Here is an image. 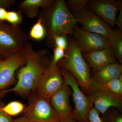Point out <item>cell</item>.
Segmentation results:
<instances>
[{
	"label": "cell",
	"mask_w": 122,
	"mask_h": 122,
	"mask_svg": "<svg viewBox=\"0 0 122 122\" xmlns=\"http://www.w3.org/2000/svg\"><path fill=\"white\" fill-rule=\"evenodd\" d=\"M20 52L25 58V65L18 71L16 85L11 89L1 91L0 96L13 92L22 97L28 96L34 91L39 77L50 65V55L47 50H35L28 42Z\"/></svg>",
	"instance_id": "6da1fadb"
},
{
	"label": "cell",
	"mask_w": 122,
	"mask_h": 122,
	"mask_svg": "<svg viewBox=\"0 0 122 122\" xmlns=\"http://www.w3.org/2000/svg\"><path fill=\"white\" fill-rule=\"evenodd\" d=\"M40 16L45 30L46 45L50 48L54 47V35L72 34L77 23L65 0H55L50 7L42 10Z\"/></svg>",
	"instance_id": "7a4b0ae2"
},
{
	"label": "cell",
	"mask_w": 122,
	"mask_h": 122,
	"mask_svg": "<svg viewBox=\"0 0 122 122\" xmlns=\"http://www.w3.org/2000/svg\"><path fill=\"white\" fill-rule=\"evenodd\" d=\"M65 54V57L57 65L71 73L77 81L82 91L89 96L92 79L90 68L74 39L68 41Z\"/></svg>",
	"instance_id": "3957f363"
},
{
	"label": "cell",
	"mask_w": 122,
	"mask_h": 122,
	"mask_svg": "<svg viewBox=\"0 0 122 122\" xmlns=\"http://www.w3.org/2000/svg\"><path fill=\"white\" fill-rule=\"evenodd\" d=\"M28 39V35L20 25L0 22V61L20 52Z\"/></svg>",
	"instance_id": "277c9868"
},
{
	"label": "cell",
	"mask_w": 122,
	"mask_h": 122,
	"mask_svg": "<svg viewBox=\"0 0 122 122\" xmlns=\"http://www.w3.org/2000/svg\"><path fill=\"white\" fill-rule=\"evenodd\" d=\"M23 115L31 122H58L61 120L53 109L50 98L35 94L24 109Z\"/></svg>",
	"instance_id": "5b68a950"
},
{
	"label": "cell",
	"mask_w": 122,
	"mask_h": 122,
	"mask_svg": "<svg viewBox=\"0 0 122 122\" xmlns=\"http://www.w3.org/2000/svg\"><path fill=\"white\" fill-rule=\"evenodd\" d=\"M60 68L64 82L72 89V95L74 103V119L78 122H86L87 115L93 104L88 96L80 89L77 81L69 72Z\"/></svg>",
	"instance_id": "8992f818"
},
{
	"label": "cell",
	"mask_w": 122,
	"mask_h": 122,
	"mask_svg": "<svg viewBox=\"0 0 122 122\" xmlns=\"http://www.w3.org/2000/svg\"><path fill=\"white\" fill-rule=\"evenodd\" d=\"M64 80L58 66L50 64L47 69L40 76L33 92L39 96L50 98L62 86Z\"/></svg>",
	"instance_id": "52a82bcc"
},
{
	"label": "cell",
	"mask_w": 122,
	"mask_h": 122,
	"mask_svg": "<svg viewBox=\"0 0 122 122\" xmlns=\"http://www.w3.org/2000/svg\"><path fill=\"white\" fill-rule=\"evenodd\" d=\"M74 16L83 30L102 35L108 39L109 42L117 34V31L113 30L106 22L86 8Z\"/></svg>",
	"instance_id": "ba28073f"
},
{
	"label": "cell",
	"mask_w": 122,
	"mask_h": 122,
	"mask_svg": "<svg viewBox=\"0 0 122 122\" xmlns=\"http://www.w3.org/2000/svg\"><path fill=\"white\" fill-rule=\"evenodd\" d=\"M72 35L82 53L94 52L111 46L108 39L102 35L85 31L77 26Z\"/></svg>",
	"instance_id": "9c48e42d"
},
{
	"label": "cell",
	"mask_w": 122,
	"mask_h": 122,
	"mask_svg": "<svg viewBox=\"0 0 122 122\" xmlns=\"http://www.w3.org/2000/svg\"><path fill=\"white\" fill-rule=\"evenodd\" d=\"M121 3L122 1L114 0H88L86 8L113 28Z\"/></svg>",
	"instance_id": "30bf717a"
},
{
	"label": "cell",
	"mask_w": 122,
	"mask_h": 122,
	"mask_svg": "<svg viewBox=\"0 0 122 122\" xmlns=\"http://www.w3.org/2000/svg\"><path fill=\"white\" fill-rule=\"evenodd\" d=\"M25 63V58L20 52L0 61V91L5 89L13 83L17 70Z\"/></svg>",
	"instance_id": "8fae6325"
},
{
	"label": "cell",
	"mask_w": 122,
	"mask_h": 122,
	"mask_svg": "<svg viewBox=\"0 0 122 122\" xmlns=\"http://www.w3.org/2000/svg\"><path fill=\"white\" fill-rule=\"evenodd\" d=\"M71 94V88L64 81L61 89L50 98L53 109L61 120L68 117L74 119V110L70 103Z\"/></svg>",
	"instance_id": "7c38bea8"
},
{
	"label": "cell",
	"mask_w": 122,
	"mask_h": 122,
	"mask_svg": "<svg viewBox=\"0 0 122 122\" xmlns=\"http://www.w3.org/2000/svg\"><path fill=\"white\" fill-rule=\"evenodd\" d=\"M88 97L94 108L103 115L109 108L114 107L122 110V96L102 91H91Z\"/></svg>",
	"instance_id": "4fadbf2b"
},
{
	"label": "cell",
	"mask_w": 122,
	"mask_h": 122,
	"mask_svg": "<svg viewBox=\"0 0 122 122\" xmlns=\"http://www.w3.org/2000/svg\"><path fill=\"white\" fill-rule=\"evenodd\" d=\"M83 57L93 72H97L110 64L117 62L111 46L100 50L83 54Z\"/></svg>",
	"instance_id": "5bb4252c"
},
{
	"label": "cell",
	"mask_w": 122,
	"mask_h": 122,
	"mask_svg": "<svg viewBox=\"0 0 122 122\" xmlns=\"http://www.w3.org/2000/svg\"><path fill=\"white\" fill-rule=\"evenodd\" d=\"M54 0H24L18 4V9L27 17L33 18L37 16L39 8L45 10L50 7Z\"/></svg>",
	"instance_id": "9a60e30c"
},
{
	"label": "cell",
	"mask_w": 122,
	"mask_h": 122,
	"mask_svg": "<svg viewBox=\"0 0 122 122\" xmlns=\"http://www.w3.org/2000/svg\"><path fill=\"white\" fill-rule=\"evenodd\" d=\"M122 74V64L117 62L110 64L97 72H94L92 78L100 83L118 78Z\"/></svg>",
	"instance_id": "2e32d148"
},
{
	"label": "cell",
	"mask_w": 122,
	"mask_h": 122,
	"mask_svg": "<svg viewBox=\"0 0 122 122\" xmlns=\"http://www.w3.org/2000/svg\"><path fill=\"white\" fill-rule=\"evenodd\" d=\"M91 91L108 92L122 96L119 91L118 79L112 80L106 83H100L95 81L92 77L90 92Z\"/></svg>",
	"instance_id": "e0dca14e"
},
{
	"label": "cell",
	"mask_w": 122,
	"mask_h": 122,
	"mask_svg": "<svg viewBox=\"0 0 122 122\" xmlns=\"http://www.w3.org/2000/svg\"><path fill=\"white\" fill-rule=\"evenodd\" d=\"M24 105L18 101H13L3 107H0V109L5 113L12 117L15 116L24 112Z\"/></svg>",
	"instance_id": "ac0fdd59"
},
{
	"label": "cell",
	"mask_w": 122,
	"mask_h": 122,
	"mask_svg": "<svg viewBox=\"0 0 122 122\" xmlns=\"http://www.w3.org/2000/svg\"><path fill=\"white\" fill-rule=\"evenodd\" d=\"M114 52L117 60L120 64L122 62V35L120 32L117 31V34L113 40L110 42Z\"/></svg>",
	"instance_id": "d6986e66"
},
{
	"label": "cell",
	"mask_w": 122,
	"mask_h": 122,
	"mask_svg": "<svg viewBox=\"0 0 122 122\" xmlns=\"http://www.w3.org/2000/svg\"><path fill=\"white\" fill-rule=\"evenodd\" d=\"M45 30L42 24L41 17L39 16L36 23L30 30V35L31 38L36 40H41L46 37Z\"/></svg>",
	"instance_id": "ffe728a7"
},
{
	"label": "cell",
	"mask_w": 122,
	"mask_h": 122,
	"mask_svg": "<svg viewBox=\"0 0 122 122\" xmlns=\"http://www.w3.org/2000/svg\"><path fill=\"white\" fill-rule=\"evenodd\" d=\"M88 1V0H68L66 3L69 11L74 16L86 8Z\"/></svg>",
	"instance_id": "44dd1931"
},
{
	"label": "cell",
	"mask_w": 122,
	"mask_h": 122,
	"mask_svg": "<svg viewBox=\"0 0 122 122\" xmlns=\"http://www.w3.org/2000/svg\"><path fill=\"white\" fill-rule=\"evenodd\" d=\"M23 20V15L20 11H7L6 21L11 25H20Z\"/></svg>",
	"instance_id": "7402d4cb"
},
{
	"label": "cell",
	"mask_w": 122,
	"mask_h": 122,
	"mask_svg": "<svg viewBox=\"0 0 122 122\" xmlns=\"http://www.w3.org/2000/svg\"><path fill=\"white\" fill-rule=\"evenodd\" d=\"M53 52V56L50 61V64L55 66L57 65L58 62L65 57V50L62 48L55 47L54 49Z\"/></svg>",
	"instance_id": "603a6c76"
},
{
	"label": "cell",
	"mask_w": 122,
	"mask_h": 122,
	"mask_svg": "<svg viewBox=\"0 0 122 122\" xmlns=\"http://www.w3.org/2000/svg\"><path fill=\"white\" fill-rule=\"evenodd\" d=\"M53 41L54 48L55 47L62 48L66 50L68 46V41L67 35H54L53 37Z\"/></svg>",
	"instance_id": "cb8c5ba5"
},
{
	"label": "cell",
	"mask_w": 122,
	"mask_h": 122,
	"mask_svg": "<svg viewBox=\"0 0 122 122\" xmlns=\"http://www.w3.org/2000/svg\"><path fill=\"white\" fill-rule=\"evenodd\" d=\"M105 122H122V115L117 112H106L103 115Z\"/></svg>",
	"instance_id": "d4e9b609"
},
{
	"label": "cell",
	"mask_w": 122,
	"mask_h": 122,
	"mask_svg": "<svg viewBox=\"0 0 122 122\" xmlns=\"http://www.w3.org/2000/svg\"><path fill=\"white\" fill-rule=\"evenodd\" d=\"M99 112L93 107L89 111L86 122H105L99 115Z\"/></svg>",
	"instance_id": "484cf974"
},
{
	"label": "cell",
	"mask_w": 122,
	"mask_h": 122,
	"mask_svg": "<svg viewBox=\"0 0 122 122\" xmlns=\"http://www.w3.org/2000/svg\"><path fill=\"white\" fill-rule=\"evenodd\" d=\"M15 0H0V8L5 9L12 8L16 3Z\"/></svg>",
	"instance_id": "4316f807"
},
{
	"label": "cell",
	"mask_w": 122,
	"mask_h": 122,
	"mask_svg": "<svg viewBox=\"0 0 122 122\" xmlns=\"http://www.w3.org/2000/svg\"><path fill=\"white\" fill-rule=\"evenodd\" d=\"M119 13L118 16L116 18L115 22V25H117L120 29V30H122V3H121L119 6Z\"/></svg>",
	"instance_id": "83f0119b"
},
{
	"label": "cell",
	"mask_w": 122,
	"mask_h": 122,
	"mask_svg": "<svg viewBox=\"0 0 122 122\" xmlns=\"http://www.w3.org/2000/svg\"><path fill=\"white\" fill-rule=\"evenodd\" d=\"M12 117L5 113L0 109V122H13Z\"/></svg>",
	"instance_id": "f1b7e54d"
},
{
	"label": "cell",
	"mask_w": 122,
	"mask_h": 122,
	"mask_svg": "<svg viewBox=\"0 0 122 122\" xmlns=\"http://www.w3.org/2000/svg\"><path fill=\"white\" fill-rule=\"evenodd\" d=\"M7 13L6 9L0 8V22H5L6 21Z\"/></svg>",
	"instance_id": "f546056e"
},
{
	"label": "cell",
	"mask_w": 122,
	"mask_h": 122,
	"mask_svg": "<svg viewBox=\"0 0 122 122\" xmlns=\"http://www.w3.org/2000/svg\"><path fill=\"white\" fill-rule=\"evenodd\" d=\"M13 122H30V121L25 116L20 117L13 120Z\"/></svg>",
	"instance_id": "4dcf8cb0"
},
{
	"label": "cell",
	"mask_w": 122,
	"mask_h": 122,
	"mask_svg": "<svg viewBox=\"0 0 122 122\" xmlns=\"http://www.w3.org/2000/svg\"><path fill=\"white\" fill-rule=\"evenodd\" d=\"M118 79L119 81V91L120 95L122 96V74L119 76Z\"/></svg>",
	"instance_id": "1f68e13d"
},
{
	"label": "cell",
	"mask_w": 122,
	"mask_h": 122,
	"mask_svg": "<svg viewBox=\"0 0 122 122\" xmlns=\"http://www.w3.org/2000/svg\"><path fill=\"white\" fill-rule=\"evenodd\" d=\"M59 122H74L73 119L72 118L68 117L65 118L61 119Z\"/></svg>",
	"instance_id": "d6a6232c"
},
{
	"label": "cell",
	"mask_w": 122,
	"mask_h": 122,
	"mask_svg": "<svg viewBox=\"0 0 122 122\" xmlns=\"http://www.w3.org/2000/svg\"></svg>",
	"instance_id": "836d02e7"
},
{
	"label": "cell",
	"mask_w": 122,
	"mask_h": 122,
	"mask_svg": "<svg viewBox=\"0 0 122 122\" xmlns=\"http://www.w3.org/2000/svg\"></svg>",
	"instance_id": "e575fe53"
}]
</instances>
